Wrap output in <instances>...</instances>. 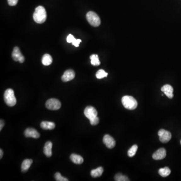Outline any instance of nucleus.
Listing matches in <instances>:
<instances>
[{
	"label": "nucleus",
	"mask_w": 181,
	"mask_h": 181,
	"mask_svg": "<svg viewBox=\"0 0 181 181\" xmlns=\"http://www.w3.org/2000/svg\"><path fill=\"white\" fill-rule=\"evenodd\" d=\"M115 180L117 181H129L127 177L121 174H117L115 176Z\"/></svg>",
	"instance_id": "obj_24"
},
{
	"label": "nucleus",
	"mask_w": 181,
	"mask_h": 181,
	"mask_svg": "<svg viewBox=\"0 0 181 181\" xmlns=\"http://www.w3.org/2000/svg\"><path fill=\"white\" fill-rule=\"evenodd\" d=\"M33 161L30 159H26L23 161L21 165V170L23 172H26L29 170L31 165L32 164Z\"/></svg>",
	"instance_id": "obj_16"
},
{
	"label": "nucleus",
	"mask_w": 181,
	"mask_h": 181,
	"mask_svg": "<svg viewBox=\"0 0 181 181\" xmlns=\"http://www.w3.org/2000/svg\"><path fill=\"white\" fill-rule=\"evenodd\" d=\"M53 63V58L48 54H45L42 59V63L44 65H50Z\"/></svg>",
	"instance_id": "obj_18"
},
{
	"label": "nucleus",
	"mask_w": 181,
	"mask_h": 181,
	"mask_svg": "<svg viewBox=\"0 0 181 181\" xmlns=\"http://www.w3.org/2000/svg\"><path fill=\"white\" fill-rule=\"evenodd\" d=\"M4 97L5 103L8 106H14L16 104V98L15 97L14 91L12 89H8L6 90Z\"/></svg>",
	"instance_id": "obj_3"
},
{
	"label": "nucleus",
	"mask_w": 181,
	"mask_h": 181,
	"mask_svg": "<svg viewBox=\"0 0 181 181\" xmlns=\"http://www.w3.org/2000/svg\"></svg>",
	"instance_id": "obj_32"
},
{
	"label": "nucleus",
	"mask_w": 181,
	"mask_h": 181,
	"mask_svg": "<svg viewBox=\"0 0 181 181\" xmlns=\"http://www.w3.org/2000/svg\"><path fill=\"white\" fill-rule=\"evenodd\" d=\"M121 101L123 106L128 110H134L138 106V102L133 97L125 96L123 97Z\"/></svg>",
	"instance_id": "obj_2"
},
{
	"label": "nucleus",
	"mask_w": 181,
	"mask_h": 181,
	"mask_svg": "<svg viewBox=\"0 0 181 181\" xmlns=\"http://www.w3.org/2000/svg\"><path fill=\"white\" fill-rule=\"evenodd\" d=\"M24 134L26 138H32L38 139L40 137V134L39 133L36 129L32 128H28L24 132Z\"/></svg>",
	"instance_id": "obj_10"
},
{
	"label": "nucleus",
	"mask_w": 181,
	"mask_h": 181,
	"mask_svg": "<svg viewBox=\"0 0 181 181\" xmlns=\"http://www.w3.org/2000/svg\"><path fill=\"white\" fill-rule=\"evenodd\" d=\"M0 153H1V154H0V158L2 159L3 157V150L1 149L0 150Z\"/></svg>",
	"instance_id": "obj_31"
},
{
	"label": "nucleus",
	"mask_w": 181,
	"mask_h": 181,
	"mask_svg": "<svg viewBox=\"0 0 181 181\" xmlns=\"http://www.w3.org/2000/svg\"><path fill=\"white\" fill-rule=\"evenodd\" d=\"M45 106L49 110H58L61 107V103L58 99L51 98L46 101Z\"/></svg>",
	"instance_id": "obj_5"
},
{
	"label": "nucleus",
	"mask_w": 181,
	"mask_h": 181,
	"mask_svg": "<svg viewBox=\"0 0 181 181\" xmlns=\"http://www.w3.org/2000/svg\"><path fill=\"white\" fill-rule=\"evenodd\" d=\"M90 124H91L92 125H97L98 123L99 122V118L96 117H95V118L93 119L92 120H90Z\"/></svg>",
	"instance_id": "obj_26"
},
{
	"label": "nucleus",
	"mask_w": 181,
	"mask_h": 181,
	"mask_svg": "<svg viewBox=\"0 0 181 181\" xmlns=\"http://www.w3.org/2000/svg\"><path fill=\"white\" fill-rule=\"evenodd\" d=\"M81 42L82 40L81 39H76L75 38L73 42H72V43L76 47H78V46H79L80 43Z\"/></svg>",
	"instance_id": "obj_29"
},
{
	"label": "nucleus",
	"mask_w": 181,
	"mask_h": 181,
	"mask_svg": "<svg viewBox=\"0 0 181 181\" xmlns=\"http://www.w3.org/2000/svg\"><path fill=\"white\" fill-rule=\"evenodd\" d=\"M159 173L162 177H166L171 174V170L168 167L161 168L159 170Z\"/></svg>",
	"instance_id": "obj_20"
},
{
	"label": "nucleus",
	"mask_w": 181,
	"mask_h": 181,
	"mask_svg": "<svg viewBox=\"0 0 181 181\" xmlns=\"http://www.w3.org/2000/svg\"><path fill=\"white\" fill-rule=\"evenodd\" d=\"M5 122H4V120H1V122H0V130L2 129L3 127H4Z\"/></svg>",
	"instance_id": "obj_30"
},
{
	"label": "nucleus",
	"mask_w": 181,
	"mask_h": 181,
	"mask_svg": "<svg viewBox=\"0 0 181 181\" xmlns=\"http://www.w3.org/2000/svg\"><path fill=\"white\" fill-rule=\"evenodd\" d=\"M161 91L164 93V94L166 95L167 97L172 99L174 97L173 92L174 89L170 85H166L162 87L161 88Z\"/></svg>",
	"instance_id": "obj_13"
},
{
	"label": "nucleus",
	"mask_w": 181,
	"mask_h": 181,
	"mask_svg": "<svg viewBox=\"0 0 181 181\" xmlns=\"http://www.w3.org/2000/svg\"><path fill=\"white\" fill-rule=\"evenodd\" d=\"M103 173V169L101 167H98L96 169L92 170L91 172V175L93 178L99 177L102 175Z\"/></svg>",
	"instance_id": "obj_19"
},
{
	"label": "nucleus",
	"mask_w": 181,
	"mask_h": 181,
	"mask_svg": "<svg viewBox=\"0 0 181 181\" xmlns=\"http://www.w3.org/2000/svg\"><path fill=\"white\" fill-rule=\"evenodd\" d=\"M75 38L74 36L71 34H69L68 37L66 38V41L68 43H72L75 39Z\"/></svg>",
	"instance_id": "obj_27"
},
{
	"label": "nucleus",
	"mask_w": 181,
	"mask_h": 181,
	"mask_svg": "<svg viewBox=\"0 0 181 181\" xmlns=\"http://www.w3.org/2000/svg\"><path fill=\"white\" fill-rule=\"evenodd\" d=\"M7 1L8 4L11 6H14L16 5L18 2V0H7Z\"/></svg>",
	"instance_id": "obj_28"
},
{
	"label": "nucleus",
	"mask_w": 181,
	"mask_h": 181,
	"mask_svg": "<svg viewBox=\"0 0 181 181\" xmlns=\"http://www.w3.org/2000/svg\"><path fill=\"white\" fill-rule=\"evenodd\" d=\"M33 19L38 24H42L46 21L47 18L46 10L43 6H39L35 9L33 13Z\"/></svg>",
	"instance_id": "obj_1"
},
{
	"label": "nucleus",
	"mask_w": 181,
	"mask_h": 181,
	"mask_svg": "<svg viewBox=\"0 0 181 181\" xmlns=\"http://www.w3.org/2000/svg\"><path fill=\"white\" fill-rule=\"evenodd\" d=\"M75 77V72L72 70H68L64 72L61 77V80L64 82L70 81L73 80Z\"/></svg>",
	"instance_id": "obj_11"
},
{
	"label": "nucleus",
	"mask_w": 181,
	"mask_h": 181,
	"mask_svg": "<svg viewBox=\"0 0 181 181\" xmlns=\"http://www.w3.org/2000/svg\"><path fill=\"white\" fill-rule=\"evenodd\" d=\"M103 141L109 149H113L116 145V142L114 139L108 134H106L104 136Z\"/></svg>",
	"instance_id": "obj_9"
},
{
	"label": "nucleus",
	"mask_w": 181,
	"mask_h": 181,
	"mask_svg": "<svg viewBox=\"0 0 181 181\" xmlns=\"http://www.w3.org/2000/svg\"><path fill=\"white\" fill-rule=\"evenodd\" d=\"M55 180L57 181H68V179L64 177L61 176V174L59 173L58 172L55 173L54 175Z\"/></svg>",
	"instance_id": "obj_25"
},
{
	"label": "nucleus",
	"mask_w": 181,
	"mask_h": 181,
	"mask_svg": "<svg viewBox=\"0 0 181 181\" xmlns=\"http://www.w3.org/2000/svg\"><path fill=\"white\" fill-rule=\"evenodd\" d=\"M86 18L89 24L93 26H99L101 24L100 17L94 12L90 11L88 12L86 15Z\"/></svg>",
	"instance_id": "obj_4"
},
{
	"label": "nucleus",
	"mask_w": 181,
	"mask_h": 181,
	"mask_svg": "<svg viewBox=\"0 0 181 181\" xmlns=\"http://www.w3.org/2000/svg\"><path fill=\"white\" fill-rule=\"evenodd\" d=\"M166 150L165 149L161 148L153 154L152 158L155 160H161L165 159L166 156Z\"/></svg>",
	"instance_id": "obj_12"
},
{
	"label": "nucleus",
	"mask_w": 181,
	"mask_h": 181,
	"mask_svg": "<svg viewBox=\"0 0 181 181\" xmlns=\"http://www.w3.org/2000/svg\"><path fill=\"white\" fill-rule=\"evenodd\" d=\"M138 146L137 145H133L128 151V155L129 157H133L136 154L138 150Z\"/></svg>",
	"instance_id": "obj_22"
},
{
	"label": "nucleus",
	"mask_w": 181,
	"mask_h": 181,
	"mask_svg": "<svg viewBox=\"0 0 181 181\" xmlns=\"http://www.w3.org/2000/svg\"><path fill=\"white\" fill-rule=\"evenodd\" d=\"M160 140L162 143L169 142L172 138V134L170 132L165 129H161L158 132Z\"/></svg>",
	"instance_id": "obj_6"
},
{
	"label": "nucleus",
	"mask_w": 181,
	"mask_h": 181,
	"mask_svg": "<svg viewBox=\"0 0 181 181\" xmlns=\"http://www.w3.org/2000/svg\"><path fill=\"white\" fill-rule=\"evenodd\" d=\"M12 56L13 59L16 61H19L20 63H24L25 60L24 56L20 52V49L18 47H15L14 48L12 54Z\"/></svg>",
	"instance_id": "obj_8"
},
{
	"label": "nucleus",
	"mask_w": 181,
	"mask_h": 181,
	"mask_svg": "<svg viewBox=\"0 0 181 181\" xmlns=\"http://www.w3.org/2000/svg\"><path fill=\"white\" fill-rule=\"evenodd\" d=\"M90 59L91 60V63L93 65L98 66L100 65V61L97 54H92L91 56H90Z\"/></svg>",
	"instance_id": "obj_21"
},
{
	"label": "nucleus",
	"mask_w": 181,
	"mask_h": 181,
	"mask_svg": "<svg viewBox=\"0 0 181 181\" xmlns=\"http://www.w3.org/2000/svg\"><path fill=\"white\" fill-rule=\"evenodd\" d=\"M70 159L74 164L79 165V164H82V162H84V159L82 156L80 155H76V154H72L71 155Z\"/></svg>",
	"instance_id": "obj_17"
},
{
	"label": "nucleus",
	"mask_w": 181,
	"mask_h": 181,
	"mask_svg": "<svg viewBox=\"0 0 181 181\" xmlns=\"http://www.w3.org/2000/svg\"><path fill=\"white\" fill-rule=\"evenodd\" d=\"M108 76V73L105 72V71L103 70H99L97 72L96 76L97 78L98 79H101L104 77H106Z\"/></svg>",
	"instance_id": "obj_23"
},
{
	"label": "nucleus",
	"mask_w": 181,
	"mask_h": 181,
	"mask_svg": "<svg viewBox=\"0 0 181 181\" xmlns=\"http://www.w3.org/2000/svg\"><path fill=\"white\" fill-rule=\"evenodd\" d=\"M52 147L53 143L50 141H47L44 146L43 152L44 155L48 157H50L52 156Z\"/></svg>",
	"instance_id": "obj_14"
},
{
	"label": "nucleus",
	"mask_w": 181,
	"mask_h": 181,
	"mask_svg": "<svg viewBox=\"0 0 181 181\" xmlns=\"http://www.w3.org/2000/svg\"><path fill=\"white\" fill-rule=\"evenodd\" d=\"M41 127L44 130H53L55 128V124L53 122L43 121L40 124Z\"/></svg>",
	"instance_id": "obj_15"
},
{
	"label": "nucleus",
	"mask_w": 181,
	"mask_h": 181,
	"mask_svg": "<svg viewBox=\"0 0 181 181\" xmlns=\"http://www.w3.org/2000/svg\"><path fill=\"white\" fill-rule=\"evenodd\" d=\"M84 114L87 118L91 120L97 117L98 112L96 109L93 107L88 106L84 110Z\"/></svg>",
	"instance_id": "obj_7"
}]
</instances>
